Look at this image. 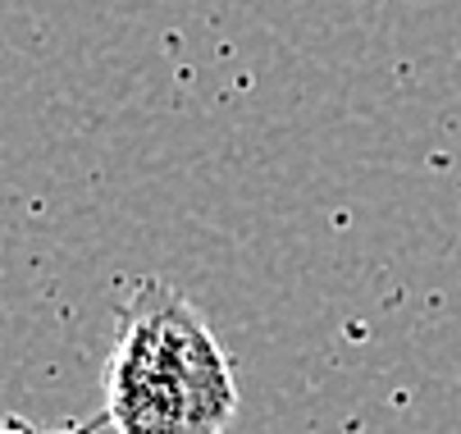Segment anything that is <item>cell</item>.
<instances>
[{"label": "cell", "instance_id": "cell-1", "mask_svg": "<svg viewBox=\"0 0 461 434\" xmlns=\"http://www.w3.org/2000/svg\"><path fill=\"white\" fill-rule=\"evenodd\" d=\"M233 411V370L206 321L169 284L147 279L119 312L105 416L119 434H220Z\"/></svg>", "mask_w": 461, "mask_h": 434}, {"label": "cell", "instance_id": "cell-2", "mask_svg": "<svg viewBox=\"0 0 461 434\" xmlns=\"http://www.w3.org/2000/svg\"><path fill=\"white\" fill-rule=\"evenodd\" d=\"M105 420H110V416L101 411L96 420H87V425H78V429L69 425V429H55V434H96V425H105ZM0 434H50V429H32V425H23L19 416H5V429H0Z\"/></svg>", "mask_w": 461, "mask_h": 434}]
</instances>
